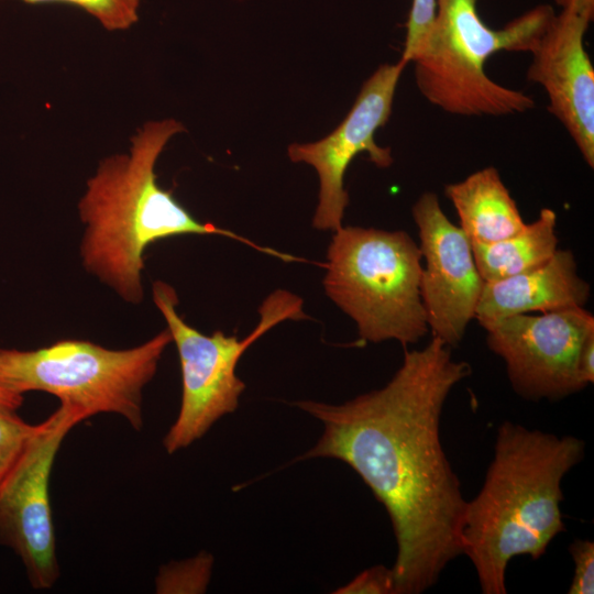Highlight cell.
<instances>
[{
	"label": "cell",
	"mask_w": 594,
	"mask_h": 594,
	"mask_svg": "<svg viewBox=\"0 0 594 594\" xmlns=\"http://www.w3.org/2000/svg\"><path fill=\"white\" fill-rule=\"evenodd\" d=\"M184 125L165 119L145 123L131 138L129 154L103 160L79 201L86 223L81 256L86 270L113 288L124 300L143 297V254L153 242L183 234H215L238 240L262 253L292 262L293 255L261 246L212 223L198 221L157 184L156 161Z\"/></svg>",
	"instance_id": "cell-3"
},
{
	"label": "cell",
	"mask_w": 594,
	"mask_h": 594,
	"mask_svg": "<svg viewBox=\"0 0 594 594\" xmlns=\"http://www.w3.org/2000/svg\"><path fill=\"white\" fill-rule=\"evenodd\" d=\"M437 0H413L406 23V37L400 59L409 64L424 45L433 24Z\"/></svg>",
	"instance_id": "cell-19"
},
{
	"label": "cell",
	"mask_w": 594,
	"mask_h": 594,
	"mask_svg": "<svg viewBox=\"0 0 594 594\" xmlns=\"http://www.w3.org/2000/svg\"><path fill=\"white\" fill-rule=\"evenodd\" d=\"M476 4L477 0H437L422 45L442 62L473 74L485 73L486 61L498 52L530 53L554 16L550 6L541 4L495 30L482 21Z\"/></svg>",
	"instance_id": "cell-12"
},
{
	"label": "cell",
	"mask_w": 594,
	"mask_h": 594,
	"mask_svg": "<svg viewBox=\"0 0 594 594\" xmlns=\"http://www.w3.org/2000/svg\"><path fill=\"white\" fill-rule=\"evenodd\" d=\"M471 374L451 346L432 337L406 350L388 383L343 404L300 400L296 406L323 426L300 459H337L353 469L392 522L397 553L396 594L432 587L462 554L466 501L443 450L441 415L451 391Z\"/></svg>",
	"instance_id": "cell-1"
},
{
	"label": "cell",
	"mask_w": 594,
	"mask_h": 594,
	"mask_svg": "<svg viewBox=\"0 0 594 594\" xmlns=\"http://www.w3.org/2000/svg\"><path fill=\"white\" fill-rule=\"evenodd\" d=\"M578 375L585 387L594 382V330L585 336L581 344L578 355Z\"/></svg>",
	"instance_id": "cell-22"
},
{
	"label": "cell",
	"mask_w": 594,
	"mask_h": 594,
	"mask_svg": "<svg viewBox=\"0 0 594 594\" xmlns=\"http://www.w3.org/2000/svg\"><path fill=\"white\" fill-rule=\"evenodd\" d=\"M406 66L403 59L380 66L363 84L351 110L334 131L317 142L288 146L290 161L311 165L319 176L315 229L336 231L342 227L349 205L344 175L358 154L366 152L377 167L392 165L391 148L378 146L374 134L391 117L396 88Z\"/></svg>",
	"instance_id": "cell-9"
},
{
	"label": "cell",
	"mask_w": 594,
	"mask_h": 594,
	"mask_svg": "<svg viewBox=\"0 0 594 594\" xmlns=\"http://www.w3.org/2000/svg\"><path fill=\"white\" fill-rule=\"evenodd\" d=\"M338 594H396L395 579L392 568L382 564L372 566L345 585L339 587Z\"/></svg>",
	"instance_id": "cell-21"
},
{
	"label": "cell",
	"mask_w": 594,
	"mask_h": 594,
	"mask_svg": "<svg viewBox=\"0 0 594 594\" xmlns=\"http://www.w3.org/2000/svg\"><path fill=\"white\" fill-rule=\"evenodd\" d=\"M153 300L167 322L182 372L179 411L163 439L164 449L173 454L202 438L220 418L238 408L245 384L235 370L248 348L282 321L305 319L306 314L300 297L276 289L261 304L256 327L239 339L221 330L207 336L185 322L176 310L175 289L164 282L153 284Z\"/></svg>",
	"instance_id": "cell-6"
},
{
	"label": "cell",
	"mask_w": 594,
	"mask_h": 594,
	"mask_svg": "<svg viewBox=\"0 0 594 594\" xmlns=\"http://www.w3.org/2000/svg\"><path fill=\"white\" fill-rule=\"evenodd\" d=\"M425 260L420 297L432 337L455 346L475 317L483 290L472 244L452 223L435 193H424L411 208Z\"/></svg>",
	"instance_id": "cell-10"
},
{
	"label": "cell",
	"mask_w": 594,
	"mask_h": 594,
	"mask_svg": "<svg viewBox=\"0 0 594 594\" xmlns=\"http://www.w3.org/2000/svg\"><path fill=\"white\" fill-rule=\"evenodd\" d=\"M486 343L505 364L513 389L529 400H559L585 386L578 355L594 317L584 307L507 317L490 328Z\"/></svg>",
	"instance_id": "cell-8"
},
{
	"label": "cell",
	"mask_w": 594,
	"mask_h": 594,
	"mask_svg": "<svg viewBox=\"0 0 594 594\" xmlns=\"http://www.w3.org/2000/svg\"><path fill=\"white\" fill-rule=\"evenodd\" d=\"M563 8H571L593 16L594 0H557Z\"/></svg>",
	"instance_id": "cell-23"
},
{
	"label": "cell",
	"mask_w": 594,
	"mask_h": 594,
	"mask_svg": "<svg viewBox=\"0 0 594 594\" xmlns=\"http://www.w3.org/2000/svg\"><path fill=\"white\" fill-rule=\"evenodd\" d=\"M212 558L201 553L161 568L155 581L156 593H202L210 579Z\"/></svg>",
	"instance_id": "cell-17"
},
{
	"label": "cell",
	"mask_w": 594,
	"mask_h": 594,
	"mask_svg": "<svg viewBox=\"0 0 594 594\" xmlns=\"http://www.w3.org/2000/svg\"><path fill=\"white\" fill-rule=\"evenodd\" d=\"M170 342L166 329L124 350L84 340H62L30 351L0 348V387L19 395L45 392L86 418L116 414L141 430L142 391Z\"/></svg>",
	"instance_id": "cell-5"
},
{
	"label": "cell",
	"mask_w": 594,
	"mask_h": 594,
	"mask_svg": "<svg viewBox=\"0 0 594 594\" xmlns=\"http://www.w3.org/2000/svg\"><path fill=\"white\" fill-rule=\"evenodd\" d=\"M23 404V395L11 393L0 387V405L18 409Z\"/></svg>",
	"instance_id": "cell-24"
},
{
	"label": "cell",
	"mask_w": 594,
	"mask_h": 594,
	"mask_svg": "<svg viewBox=\"0 0 594 594\" xmlns=\"http://www.w3.org/2000/svg\"><path fill=\"white\" fill-rule=\"evenodd\" d=\"M590 295L591 286L579 276L573 253L558 249L531 271L485 282L474 319L487 329L515 315L584 307Z\"/></svg>",
	"instance_id": "cell-13"
},
{
	"label": "cell",
	"mask_w": 594,
	"mask_h": 594,
	"mask_svg": "<svg viewBox=\"0 0 594 594\" xmlns=\"http://www.w3.org/2000/svg\"><path fill=\"white\" fill-rule=\"evenodd\" d=\"M557 213L542 208L538 218L503 240L472 244L484 282H494L531 271L548 262L558 250Z\"/></svg>",
	"instance_id": "cell-15"
},
{
	"label": "cell",
	"mask_w": 594,
	"mask_h": 594,
	"mask_svg": "<svg viewBox=\"0 0 594 594\" xmlns=\"http://www.w3.org/2000/svg\"><path fill=\"white\" fill-rule=\"evenodd\" d=\"M41 428L42 422L31 425L15 409L0 405V486Z\"/></svg>",
	"instance_id": "cell-16"
},
{
	"label": "cell",
	"mask_w": 594,
	"mask_h": 594,
	"mask_svg": "<svg viewBox=\"0 0 594 594\" xmlns=\"http://www.w3.org/2000/svg\"><path fill=\"white\" fill-rule=\"evenodd\" d=\"M592 15L571 8L552 18L530 52L527 78L540 85L586 164L594 167V69L584 47Z\"/></svg>",
	"instance_id": "cell-11"
},
{
	"label": "cell",
	"mask_w": 594,
	"mask_h": 594,
	"mask_svg": "<svg viewBox=\"0 0 594 594\" xmlns=\"http://www.w3.org/2000/svg\"><path fill=\"white\" fill-rule=\"evenodd\" d=\"M85 419L61 404L0 486V544L19 557L34 590H50L59 578L50 479L64 438Z\"/></svg>",
	"instance_id": "cell-7"
},
{
	"label": "cell",
	"mask_w": 594,
	"mask_h": 594,
	"mask_svg": "<svg viewBox=\"0 0 594 594\" xmlns=\"http://www.w3.org/2000/svg\"><path fill=\"white\" fill-rule=\"evenodd\" d=\"M574 562V574L569 594L594 593V543L590 540L576 539L569 547Z\"/></svg>",
	"instance_id": "cell-20"
},
{
	"label": "cell",
	"mask_w": 594,
	"mask_h": 594,
	"mask_svg": "<svg viewBox=\"0 0 594 594\" xmlns=\"http://www.w3.org/2000/svg\"><path fill=\"white\" fill-rule=\"evenodd\" d=\"M444 194L452 202L460 228L471 244L503 240L526 224L498 170L493 166L448 184Z\"/></svg>",
	"instance_id": "cell-14"
},
{
	"label": "cell",
	"mask_w": 594,
	"mask_h": 594,
	"mask_svg": "<svg viewBox=\"0 0 594 594\" xmlns=\"http://www.w3.org/2000/svg\"><path fill=\"white\" fill-rule=\"evenodd\" d=\"M585 452L582 439L499 425L493 459L477 495L466 502L462 554L484 594L506 593V569L518 556L539 559L565 530L561 483Z\"/></svg>",
	"instance_id": "cell-2"
},
{
	"label": "cell",
	"mask_w": 594,
	"mask_h": 594,
	"mask_svg": "<svg viewBox=\"0 0 594 594\" xmlns=\"http://www.w3.org/2000/svg\"><path fill=\"white\" fill-rule=\"evenodd\" d=\"M26 4L62 3L79 8L108 31H123L139 21L141 0H20Z\"/></svg>",
	"instance_id": "cell-18"
},
{
	"label": "cell",
	"mask_w": 594,
	"mask_h": 594,
	"mask_svg": "<svg viewBox=\"0 0 594 594\" xmlns=\"http://www.w3.org/2000/svg\"><path fill=\"white\" fill-rule=\"evenodd\" d=\"M422 255L402 230L340 227L327 250L326 295L363 341L417 343L429 328L420 297Z\"/></svg>",
	"instance_id": "cell-4"
}]
</instances>
